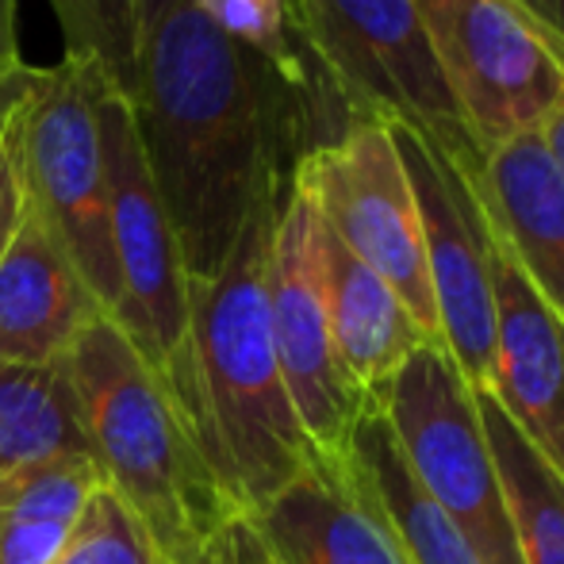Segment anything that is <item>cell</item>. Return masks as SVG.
I'll return each instance as SVG.
<instances>
[{
    "label": "cell",
    "mask_w": 564,
    "mask_h": 564,
    "mask_svg": "<svg viewBox=\"0 0 564 564\" xmlns=\"http://www.w3.org/2000/svg\"><path fill=\"white\" fill-rule=\"evenodd\" d=\"M377 400L411 473L419 476L426 496L457 522L476 561L522 564L476 392L460 377L449 349L442 341H426L400 365Z\"/></svg>",
    "instance_id": "cell-6"
},
{
    "label": "cell",
    "mask_w": 564,
    "mask_h": 564,
    "mask_svg": "<svg viewBox=\"0 0 564 564\" xmlns=\"http://www.w3.org/2000/svg\"><path fill=\"white\" fill-rule=\"evenodd\" d=\"M542 139H545V147H550L553 165H557V173H561V181H564V105L550 119H545Z\"/></svg>",
    "instance_id": "cell-29"
},
{
    "label": "cell",
    "mask_w": 564,
    "mask_h": 564,
    "mask_svg": "<svg viewBox=\"0 0 564 564\" xmlns=\"http://www.w3.org/2000/svg\"><path fill=\"white\" fill-rule=\"evenodd\" d=\"M51 8L58 15L66 58L93 66L108 89L131 100L139 82L134 0H51Z\"/></svg>",
    "instance_id": "cell-19"
},
{
    "label": "cell",
    "mask_w": 564,
    "mask_h": 564,
    "mask_svg": "<svg viewBox=\"0 0 564 564\" xmlns=\"http://www.w3.org/2000/svg\"><path fill=\"white\" fill-rule=\"evenodd\" d=\"M250 519L281 564H408L349 453H315Z\"/></svg>",
    "instance_id": "cell-12"
},
{
    "label": "cell",
    "mask_w": 564,
    "mask_h": 564,
    "mask_svg": "<svg viewBox=\"0 0 564 564\" xmlns=\"http://www.w3.org/2000/svg\"><path fill=\"white\" fill-rule=\"evenodd\" d=\"M58 457H93L66 361H0V476Z\"/></svg>",
    "instance_id": "cell-17"
},
{
    "label": "cell",
    "mask_w": 564,
    "mask_h": 564,
    "mask_svg": "<svg viewBox=\"0 0 564 564\" xmlns=\"http://www.w3.org/2000/svg\"><path fill=\"white\" fill-rule=\"evenodd\" d=\"M488 449L503 480L522 564H564V476L507 419L491 392H476Z\"/></svg>",
    "instance_id": "cell-18"
},
{
    "label": "cell",
    "mask_w": 564,
    "mask_h": 564,
    "mask_svg": "<svg viewBox=\"0 0 564 564\" xmlns=\"http://www.w3.org/2000/svg\"><path fill=\"white\" fill-rule=\"evenodd\" d=\"M292 177L304 185L338 242L392 284L419 327L442 341L423 219L392 131L384 123H349L338 139L304 150Z\"/></svg>",
    "instance_id": "cell-8"
},
{
    "label": "cell",
    "mask_w": 564,
    "mask_h": 564,
    "mask_svg": "<svg viewBox=\"0 0 564 564\" xmlns=\"http://www.w3.org/2000/svg\"><path fill=\"white\" fill-rule=\"evenodd\" d=\"M105 484L97 457H58L0 476V522L74 527L93 491Z\"/></svg>",
    "instance_id": "cell-20"
},
{
    "label": "cell",
    "mask_w": 564,
    "mask_h": 564,
    "mask_svg": "<svg viewBox=\"0 0 564 564\" xmlns=\"http://www.w3.org/2000/svg\"><path fill=\"white\" fill-rule=\"evenodd\" d=\"M15 8L20 0H0V82L23 74V58H20V23H15Z\"/></svg>",
    "instance_id": "cell-27"
},
{
    "label": "cell",
    "mask_w": 564,
    "mask_h": 564,
    "mask_svg": "<svg viewBox=\"0 0 564 564\" xmlns=\"http://www.w3.org/2000/svg\"><path fill=\"white\" fill-rule=\"evenodd\" d=\"M292 28L354 112L349 123L419 127L465 170H480L415 0H292Z\"/></svg>",
    "instance_id": "cell-5"
},
{
    "label": "cell",
    "mask_w": 564,
    "mask_h": 564,
    "mask_svg": "<svg viewBox=\"0 0 564 564\" xmlns=\"http://www.w3.org/2000/svg\"><path fill=\"white\" fill-rule=\"evenodd\" d=\"M442 82L480 158L542 131L564 105V62L511 0H415Z\"/></svg>",
    "instance_id": "cell-7"
},
{
    "label": "cell",
    "mask_w": 564,
    "mask_h": 564,
    "mask_svg": "<svg viewBox=\"0 0 564 564\" xmlns=\"http://www.w3.org/2000/svg\"><path fill=\"white\" fill-rule=\"evenodd\" d=\"M281 188L253 208L224 269L212 281H188V319L204 403L227 488L246 514L269 503L315 457L284 388L269 323L265 269Z\"/></svg>",
    "instance_id": "cell-3"
},
{
    "label": "cell",
    "mask_w": 564,
    "mask_h": 564,
    "mask_svg": "<svg viewBox=\"0 0 564 564\" xmlns=\"http://www.w3.org/2000/svg\"><path fill=\"white\" fill-rule=\"evenodd\" d=\"M31 69L0 82V253H4L8 238H12L15 224L23 212V181H20V162H15L12 147V108L20 100L23 85H28Z\"/></svg>",
    "instance_id": "cell-23"
},
{
    "label": "cell",
    "mask_w": 564,
    "mask_h": 564,
    "mask_svg": "<svg viewBox=\"0 0 564 564\" xmlns=\"http://www.w3.org/2000/svg\"><path fill=\"white\" fill-rule=\"evenodd\" d=\"M105 77L85 62L62 58L31 69L12 108V147L23 196L69 258L100 312L123 319V281L112 246L100 93Z\"/></svg>",
    "instance_id": "cell-4"
},
{
    "label": "cell",
    "mask_w": 564,
    "mask_h": 564,
    "mask_svg": "<svg viewBox=\"0 0 564 564\" xmlns=\"http://www.w3.org/2000/svg\"><path fill=\"white\" fill-rule=\"evenodd\" d=\"M319 261L338 365L369 400H377L388 388V380L400 372V365L434 338L419 327L392 284L380 281L361 258H354L338 242V235L323 224V216Z\"/></svg>",
    "instance_id": "cell-15"
},
{
    "label": "cell",
    "mask_w": 564,
    "mask_h": 564,
    "mask_svg": "<svg viewBox=\"0 0 564 564\" xmlns=\"http://www.w3.org/2000/svg\"><path fill=\"white\" fill-rule=\"evenodd\" d=\"M296 89L196 4L173 8L139 51L131 108L185 281H212L253 208L289 181L281 154Z\"/></svg>",
    "instance_id": "cell-1"
},
{
    "label": "cell",
    "mask_w": 564,
    "mask_h": 564,
    "mask_svg": "<svg viewBox=\"0 0 564 564\" xmlns=\"http://www.w3.org/2000/svg\"><path fill=\"white\" fill-rule=\"evenodd\" d=\"M200 15L219 28L238 46L273 62L292 85H304V66L296 54V28H292V0H193Z\"/></svg>",
    "instance_id": "cell-21"
},
{
    "label": "cell",
    "mask_w": 564,
    "mask_h": 564,
    "mask_svg": "<svg viewBox=\"0 0 564 564\" xmlns=\"http://www.w3.org/2000/svg\"><path fill=\"white\" fill-rule=\"evenodd\" d=\"M496 357L488 392L522 438L564 476V319L488 224Z\"/></svg>",
    "instance_id": "cell-11"
},
{
    "label": "cell",
    "mask_w": 564,
    "mask_h": 564,
    "mask_svg": "<svg viewBox=\"0 0 564 564\" xmlns=\"http://www.w3.org/2000/svg\"><path fill=\"white\" fill-rule=\"evenodd\" d=\"M491 230L564 319V181L542 131L496 147L473 173Z\"/></svg>",
    "instance_id": "cell-14"
},
{
    "label": "cell",
    "mask_w": 564,
    "mask_h": 564,
    "mask_svg": "<svg viewBox=\"0 0 564 564\" xmlns=\"http://www.w3.org/2000/svg\"><path fill=\"white\" fill-rule=\"evenodd\" d=\"M97 312L93 292L23 196L20 224L0 253V361H58Z\"/></svg>",
    "instance_id": "cell-13"
},
{
    "label": "cell",
    "mask_w": 564,
    "mask_h": 564,
    "mask_svg": "<svg viewBox=\"0 0 564 564\" xmlns=\"http://www.w3.org/2000/svg\"><path fill=\"white\" fill-rule=\"evenodd\" d=\"M346 453L361 473L372 503L384 514L392 538L400 542L408 564H480L457 522L426 496L419 476L411 473L380 400L365 403Z\"/></svg>",
    "instance_id": "cell-16"
},
{
    "label": "cell",
    "mask_w": 564,
    "mask_h": 564,
    "mask_svg": "<svg viewBox=\"0 0 564 564\" xmlns=\"http://www.w3.org/2000/svg\"><path fill=\"white\" fill-rule=\"evenodd\" d=\"M66 538L58 522H0V564H54Z\"/></svg>",
    "instance_id": "cell-24"
},
{
    "label": "cell",
    "mask_w": 564,
    "mask_h": 564,
    "mask_svg": "<svg viewBox=\"0 0 564 564\" xmlns=\"http://www.w3.org/2000/svg\"><path fill=\"white\" fill-rule=\"evenodd\" d=\"M511 4L542 31L545 43H550L564 62V0H511Z\"/></svg>",
    "instance_id": "cell-26"
},
{
    "label": "cell",
    "mask_w": 564,
    "mask_h": 564,
    "mask_svg": "<svg viewBox=\"0 0 564 564\" xmlns=\"http://www.w3.org/2000/svg\"><path fill=\"white\" fill-rule=\"evenodd\" d=\"M216 550L224 553L227 564H281L276 561V553L265 545V538H261V530L253 527L250 514H235V519L224 527V534H219Z\"/></svg>",
    "instance_id": "cell-25"
},
{
    "label": "cell",
    "mask_w": 564,
    "mask_h": 564,
    "mask_svg": "<svg viewBox=\"0 0 564 564\" xmlns=\"http://www.w3.org/2000/svg\"><path fill=\"white\" fill-rule=\"evenodd\" d=\"M181 4H193V0H134V39H139V51L158 31V23H162L165 15Z\"/></svg>",
    "instance_id": "cell-28"
},
{
    "label": "cell",
    "mask_w": 564,
    "mask_h": 564,
    "mask_svg": "<svg viewBox=\"0 0 564 564\" xmlns=\"http://www.w3.org/2000/svg\"><path fill=\"white\" fill-rule=\"evenodd\" d=\"M204 564H224V557H219V550H212V557L204 561Z\"/></svg>",
    "instance_id": "cell-30"
},
{
    "label": "cell",
    "mask_w": 564,
    "mask_h": 564,
    "mask_svg": "<svg viewBox=\"0 0 564 564\" xmlns=\"http://www.w3.org/2000/svg\"><path fill=\"white\" fill-rule=\"evenodd\" d=\"M408 170L419 204L431 265L434 307L449 357L473 392H488L496 357V307H491L488 216L473 188V170L446 147L408 123H384Z\"/></svg>",
    "instance_id": "cell-10"
},
{
    "label": "cell",
    "mask_w": 564,
    "mask_h": 564,
    "mask_svg": "<svg viewBox=\"0 0 564 564\" xmlns=\"http://www.w3.org/2000/svg\"><path fill=\"white\" fill-rule=\"evenodd\" d=\"M269 323L289 400L307 442L323 457H341L369 395L346 377L330 341L319 261V208L289 173L269 242Z\"/></svg>",
    "instance_id": "cell-9"
},
{
    "label": "cell",
    "mask_w": 564,
    "mask_h": 564,
    "mask_svg": "<svg viewBox=\"0 0 564 564\" xmlns=\"http://www.w3.org/2000/svg\"><path fill=\"white\" fill-rule=\"evenodd\" d=\"M54 564H154L150 542L108 484L89 496Z\"/></svg>",
    "instance_id": "cell-22"
},
{
    "label": "cell",
    "mask_w": 564,
    "mask_h": 564,
    "mask_svg": "<svg viewBox=\"0 0 564 564\" xmlns=\"http://www.w3.org/2000/svg\"><path fill=\"white\" fill-rule=\"evenodd\" d=\"M105 484L127 503L154 564H204L235 514H246L196 446L162 377L112 315L97 312L66 349Z\"/></svg>",
    "instance_id": "cell-2"
}]
</instances>
